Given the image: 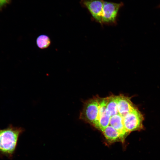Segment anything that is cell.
<instances>
[{
  "mask_svg": "<svg viewBox=\"0 0 160 160\" xmlns=\"http://www.w3.org/2000/svg\"><path fill=\"white\" fill-rule=\"evenodd\" d=\"M24 131L23 128L15 127L11 124L5 128L0 129V155L12 158L19 137Z\"/></svg>",
  "mask_w": 160,
  "mask_h": 160,
  "instance_id": "cell-1",
  "label": "cell"
},
{
  "mask_svg": "<svg viewBox=\"0 0 160 160\" xmlns=\"http://www.w3.org/2000/svg\"><path fill=\"white\" fill-rule=\"evenodd\" d=\"M99 112V105L97 97L87 101L81 113L80 119L95 127Z\"/></svg>",
  "mask_w": 160,
  "mask_h": 160,
  "instance_id": "cell-2",
  "label": "cell"
},
{
  "mask_svg": "<svg viewBox=\"0 0 160 160\" xmlns=\"http://www.w3.org/2000/svg\"><path fill=\"white\" fill-rule=\"evenodd\" d=\"M143 115L136 107L128 113L123 118V124L129 133L132 131L143 129Z\"/></svg>",
  "mask_w": 160,
  "mask_h": 160,
  "instance_id": "cell-3",
  "label": "cell"
},
{
  "mask_svg": "<svg viewBox=\"0 0 160 160\" xmlns=\"http://www.w3.org/2000/svg\"><path fill=\"white\" fill-rule=\"evenodd\" d=\"M124 5L122 2L116 3L104 1L102 15V23L114 22L119 11Z\"/></svg>",
  "mask_w": 160,
  "mask_h": 160,
  "instance_id": "cell-4",
  "label": "cell"
},
{
  "mask_svg": "<svg viewBox=\"0 0 160 160\" xmlns=\"http://www.w3.org/2000/svg\"><path fill=\"white\" fill-rule=\"evenodd\" d=\"M104 1L103 0H81L80 4L82 7L88 10L96 21L102 23V15Z\"/></svg>",
  "mask_w": 160,
  "mask_h": 160,
  "instance_id": "cell-5",
  "label": "cell"
},
{
  "mask_svg": "<svg viewBox=\"0 0 160 160\" xmlns=\"http://www.w3.org/2000/svg\"><path fill=\"white\" fill-rule=\"evenodd\" d=\"M99 105L98 117L95 127L103 129L109 125L110 118L106 113L108 97L100 98L97 96Z\"/></svg>",
  "mask_w": 160,
  "mask_h": 160,
  "instance_id": "cell-6",
  "label": "cell"
},
{
  "mask_svg": "<svg viewBox=\"0 0 160 160\" xmlns=\"http://www.w3.org/2000/svg\"><path fill=\"white\" fill-rule=\"evenodd\" d=\"M117 107L119 113L124 118L136 107L130 98L122 95L117 96Z\"/></svg>",
  "mask_w": 160,
  "mask_h": 160,
  "instance_id": "cell-7",
  "label": "cell"
},
{
  "mask_svg": "<svg viewBox=\"0 0 160 160\" xmlns=\"http://www.w3.org/2000/svg\"><path fill=\"white\" fill-rule=\"evenodd\" d=\"M102 132L105 138L110 142H115L119 140L121 141L119 133L110 125L107 126Z\"/></svg>",
  "mask_w": 160,
  "mask_h": 160,
  "instance_id": "cell-8",
  "label": "cell"
},
{
  "mask_svg": "<svg viewBox=\"0 0 160 160\" xmlns=\"http://www.w3.org/2000/svg\"><path fill=\"white\" fill-rule=\"evenodd\" d=\"M51 40L48 36L45 34H41L38 36L36 40L38 47L41 49L48 48L51 44Z\"/></svg>",
  "mask_w": 160,
  "mask_h": 160,
  "instance_id": "cell-9",
  "label": "cell"
},
{
  "mask_svg": "<svg viewBox=\"0 0 160 160\" xmlns=\"http://www.w3.org/2000/svg\"><path fill=\"white\" fill-rule=\"evenodd\" d=\"M11 1V0H0V10H1L4 7L9 4Z\"/></svg>",
  "mask_w": 160,
  "mask_h": 160,
  "instance_id": "cell-10",
  "label": "cell"
},
{
  "mask_svg": "<svg viewBox=\"0 0 160 160\" xmlns=\"http://www.w3.org/2000/svg\"><path fill=\"white\" fill-rule=\"evenodd\" d=\"M158 8H160V4L158 6Z\"/></svg>",
  "mask_w": 160,
  "mask_h": 160,
  "instance_id": "cell-11",
  "label": "cell"
}]
</instances>
